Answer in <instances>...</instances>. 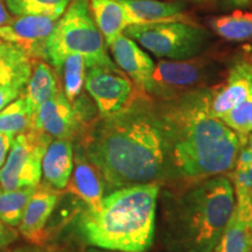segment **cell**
Here are the masks:
<instances>
[{"mask_svg": "<svg viewBox=\"0 0 252 252\" xmlns=\"http://www.w3.org/2000/svg\"><path fill=\"white\" fill-rule=\"evenodd\" d=\"M194 1H203V0H194Z\"/></svg>", "mask_w": 252, "mask_h": 252, "instance_id": "39", "label": "cell"}, {"mask_svg": "<svg viewBox=\"0 0 252 252\" xmlns=\"http://www.w3.org/2000/svg\"><path fill=\"white\" fill-rule=\"evenodd\" d=\"M86 252H124V251H116V250H106V249H100V248H94L89 247L86 250Z\"/></svg>", "mask_w": 252, "mask_h": 252, "instance_id": "33", "label": "cell"}, {"mask_svg": "<svg viewBox=\"0 0 252 252\" xmlns=\"http://www.w3.org/2000/svg\"><path fill=\"white\" fill-rule=\"evenodd\" d=\"M28 80L30 78L20 77L17 80L0 83V111L20 96V94L26 87Z\"/></svg>", "mask_w": 252, "mask_h": 252, "instance_id": "27", "label": "cell"}, {"mask_svg": "<svg viewBox=\"0 0 252 252\" xmlns=\"http://www.w3.org/2000/svg\"><path fill=\"white\" fill-rule=\"evenodd\" d=\"M247 175H248L249 185H250V188L252 189V165L250 166V168H249L247 171Z\"/></svg>", "mask_w": 252, "mask_h": 252, "instance_id": "35", "label": "cell"}, {"mask_svg": "<svg viewBox=\"0 0 252 252\" xmlns=\"http://www.w3.org/2000/svg\"><path fill=\"white\" fill-rule=\"evenodd\" d=\"M234 185L224 174L160 188L159 238L165 252H214L234 212Z\"/></svg>", "mask_w": 252, "mask_h": 252, "instance_id": "3", "label": "cell"}, {"mask_svg": "<svg viewBox=\"0 0 252 252\" xmlns=\"http://www.w3.org/2000/svg\"><path fill=\"white\" fill-rule=\"evenodd\" d=\"M245 53H247V55L251 56L252 58V42L250 43V45L247 46V48H245Z\"/></svg>", "mask_w": 252, "mask_h": 252, "instance_id": "36", "label": "cell"}, {"mask_svg": "<svg viewBox=\"0 0 252 252\" xmlns=\"http://www.w3.org/2000/svg\"><path fill=\"white\" fill-rule=\"evenodd\" d=\"M56 19L45 15H21L0 26V40L12 43L32 60L47 61V42Z\"/></svg>", "mask_w": 252, "mask_h": 252, "instance_id": "10", "label": "cell"}, {"mask_svg": "<svg viewBox=\"0 0 252 252\" xmlns=\"http://www.w3.org/2000/svg\"><path fill=\"white\" fill-rule=\"evenodd\" d=\"M213 88L154 100L165 138L167 174L163 185L226 175L235 168L241 141L210 111Z\"/></svg>", "mask_w": 252, "mask_h": 252, "instance_id": "2", "label": "cell"}, {"mask_svg": "<svg viewBox=\"0 0 252 252\" xmlns=\"http://www.w3.org/2000/svg\"><path fill=\"white\" fill-rule=\"evenodd\" d=\"M0 252H12V251L8 250V249H5V250H2V251H0Z\"/></svg>", "mask_w": 252, "mask_h": 252, "instance_id": "37", "label": "cell"}, {"mask_svg": "<svg viewBox=\"0 0 252 252\" xmlns=\"http://www.w3.org/2000/svg\"><path fill=\"white\" fill-rule=\"evenodd\" d=\"M53 139L32 128L14 137L6 161L0 168V189L36 187L42 176V158Z\"/></svg>", "mask_w": 252, "mask_h": 252, "instance_id": "8", "label": "cell"}, {"mask_svg": "<svg viewBox=\"0 0 252 252\" xmlns=\"http://www.w3.org/2000/svg\"><path fill=\"white\" fill-rule=\"evenodd\" d=\"M33 116L24 94L0 111V132L15 137L33 128Z\"/></svg>", "mask_w": 252, "mask_h": 252, "instance_id": "22", "label": "cell"}, {"mask_svg": "<svg viewBox=\"0 0 252 252\" xmlns=\"http://www.w3.org/2000/svg\"><path fill=\"white\" fill-rule=\"evenodd\" d=\"M14 252H64L62 249L58 247H46V245H35L32 244L28 247L19 248Z\"/></svg>", "mask_w": 252, "mask_h": 252, "instance_id": "30", "label": "cell"}, {"mask_svg": "<svg viewBox=\"0 0 252 252\" xmlns=\"http://www.w3.org/2000/svg\"><path fill=\"white\" fill-rule=\"evenodd\" d=\"M226 70L219 59L204 54L186 60H160L145 94L154 100H163L214 88L224 80Z\"/></svg>", "mask_w": 252, "mask_h": 252, "instance_id": "7", "label": "cell"}, {"mask_svg": "<svg viewBox=\"0 0 252 252\" xmlns=\"http://www.w3.org/2000/svg\"><path fill=\"white\" fill-rule=\"evenodd\" d=\"M60 72L63 76V93L69 102L74 104L81 97L86 83V60L80 54H69L63 60Z\"/></svg>", "mask_w": 252, "mask_h": 252, "instance_id": "23", "label": "cell"}, {"mask_svg": "<svg viewBox=\"0 0 252 252\" xmlns=\"http://www.w3.org/2000/svg\"><path fill=\"white\" fill-rule=\"evenodd\" d=\"M84 87L96 104L99 117H110L127 108L140 91L118 67L87 68Z\"/></svg>", "mask_w": 252, "mask_h": 252, "instance_id": "9", "label": "cell"}, {"mask_svg": "<svg viewBox=\"0 0 252 252\" xmlns=\"http://www.w3.org/2000/svg\"><path fill=\"white\" fill-rule=\"evenodd\" d=\"M81 146L109 193L127 186L165 184V138L153 99L145 93L121 112L94 122Z\"/></svg>", "mask_w": 252, "mask_h": 252, "instance_id": "1", "label": "cell"}, {"mask_svg": "<svg viewBox=\"0 0 252 252\" xmlns=\"http://www.w3.org/2000/svg\"><path fill=\"white\" fill-rule=\"evenodd\" d=\"M74 168V147L69 139H53L42 158L45 184L58 190L67 187Z\"/></svg>", "mask_w": 252, "mask_h": 252, "instance_id": "17", "label": "cell"}, {"mask_svg": "<svg viewBox=\"0 0 252 252\" xmlns=\"http://www.w3.org/2000/svg\"><path fill=\"white\" fill-rule=\"evenodd\" d=\"M241 146H245V147H248V149L250 150L251 152H252V133H250L249 135H247V138H245L244 143L242 144Z\"/></svg>", "mask_w": 252, "mask_h": 252, "instance_id": "34", "label": "cell"}, {"mask_svg": "<svg viewBox=\"0 0 252 252\" xmlns=\"http://www.w3.org/2000/svg\"><path fill=\"white\" fill-rule=\"evenodd\" d=\"M69 54L84 58L87 68L94 65L117 67L106 52L105 40L94 23L88 0H71L47 42V61L60 72Z\"/></svg>", "mask_w": 252, "mask_h": 252, "instance_id": "5", "label": "cell"}, {"mask_svg": "<svg viewBox=\"0 0 252 252\" xmlns=\"http://www.w3.org/2000/svg\"><path fill=\"white\" fill-rule=\"evenodd\" d=\"M252 93V58L235 60L228 67L226 75L219 86L213 88L210 111L223 118L226 113L243 103Z\"/></svg>", "mask_w": 252, "mask_h": 252, "instance_id": "11", "label": "cell"}, {"mask_svg": "<svg viewBox=\"0 0 252 252\" xmlns=\"http://www.w3.org/2000/svg\"><path fill=\"white\" fill-rule=\"evenodd\" d=\"M71 0H6L8 12L14 17L45 15L58 19L64 13Z\"/></svg>", "mask_w": 252, "mask_h": 252, "instance_id": "25", "label": "cell"}, {"mask_svg": "<svg viewBox=\"0 0 252 252\" xmlns=\"http://www.w3.org/2000/svg\"><path fill=\"white\" fill-rule=\"evenodd\" d=\"M83 202L86 209L96 212L102 206L106 189L98 169L89 161L83 147L78 145L74 154V168L67 187Z\"/></svg>", "mask_w": 252, "mask_h": 252, "instance_id": "15", "label": "cell"}, {"mask_svg": "<svg viewBox=\"0 0 252 252\" xmlns=\"http://www.w3.org/2000/svg\"><path fill=\"white\" fill-rule=\"evenodd\" d=\"M12 20V14L9 13L7 6H6V0H0V26L7 24Z\"/></svg>", "mask_w": 252, "mask_h": 252, "instance_id": "31", "label": "cell"}, {"mask_svg": "<svg viewBox=\"0 0 252 252\" xmlns=\"http://www.w3.org/2000/svg\"><path fill=\"white\" fill-rule=\"evenodd\" d=\"M236 204L214 252H252V202L250 191L235 193Z\"/></svg>", "mask_w": 252, "mask_h": 252, "instance_id": "16", "label": "cell"}, {"mask_svg": "<svg viewBox=\"0 0 252 252\" xmlns=\"http://www.w3.org/2000/svg\"><path fill=\"white\" fill-rule=\"evenodd\" d=\"M19 231L14 229V226H11L0 220V251L7 249L9 245H12L18 241Z\"/></svg>", "mask_w": 252, "mask_h": 252, "instance_id": "28", "label": "cell"}, {"mask_svg": "<svg viewBox=\"0 0 252 252\" xmlns=\"http://www.w3.org/2000/svg\"><path fill=\"white\" fill-rule=\"evenodd\" d=\"M210 31L217 36L230 42H244L252 40V12L237 11L219 15L208 20Z\"/></svg>", "mask_w": 252, "mask_h": 252, "instance_id": "21", "label": "cell"}, {"mask_svg": "<svg viewBox=\"0 0 252 252\" xmlns=\"http://www.w3.org/2000/svg\"><path fill=\"white\" fill-rule=\"evenodd\" d=\"M250 197H251V202H252V189H250Z\"/></svg>", "mask_w": 252, "mask_h": 252, "instance_id": "38", "label": "cell"}, {"mask_svg": "<svg viewBox=\"0 0 252 252\" xmlns=\"http://www.w3.org/2000/svg\"><path fill=\"white\" fill-rule=\"evenodd\" d=\"M89 6L106 46L124 33L128 26L127 15L121 0H90Z\"/></svg>", "mask_w": 252, "mask_h": 252, "instance_id": "19", "label": "cell"}, {"mask_svg": "<svg viewBox=\"0 0 252 252\" xmlns=\"http://www.w3.org/2000/svg\"><path fill=\"white\" fill-rule=\"evenodd\" d=\"M116 65L124 72L134 86L146 93L156 63L135 41L121 34L108 45Z\"/></svg>", "mask_w": 252, "mask_h": 252, "instance_id": "14", "label": "cell"}, {"mask_svg": "<svg viewBox=\"0 0 252 252\" xmlns=\"http://www.w3.org/2000/svg\"><path fill=\"white\" fill-rule=\"evenodd\" d=\"M27 55L20 48L15 47L12 43L6 42V41L0 40V63L8 61V60L19 58V56ZM28 56V55H27Z\"/></svg>", "mask_w": 252, "mask_h": 252, "instance_id": "29", "label": "cell"}, {"mask_svg": "<svg viewBox=\"0 0 252 252\" xmlns=\"http://www.w3.org/2000/svg\"><path fill=\"white\" fill-rule=\"evenodd\" d=\"M82 118L60 88L52 98L35 110L33 128L49 135L52 139H69L76 135Z\"/></svg>", "mask_w": 252, "mask_h": 252, "instance_id": "12", "label": "cell"}, {"mask_svg": "<svg viewBox=\"0 0 252 252\" xmlns=\"http://www.w3.org/2000/svg\"><path fill=\"white\" fill-rule=\"evenodd\" d=\"M36 187H25L14 190L0 189V220L11 226H18Z\"/></svg>", "mask_w": 252, "mask_h": 252, "instance_id": "24", "label": "cell"}, {"mask_svg": "<svg viewBox=\"0 0 252 252\" xmlns=\"http://www.w3.org/2000/svg\"><path fill=\"white\" fill-rule=\"evenodd\" d=\"M158 182L127 186L105 195L96 212L84 210L76 220L80 238L89 247L124 252H146L157 228Z\"/></svg>", "mask_w": 252, "mask_h": 252, "instance_id": "4", "label": "cell"}, {"mask_svg": "<svg viewBox=\"0 0 252 252\" xmlns=\"http://www.w3.org/2000/svg\"><path fill=\"white\" fill-rule=\"evenodd\" d=\"M121 1L125 7L128 25L186 20L184 18L187 6L182 1H162V0H121Z\"/></svg>", "mask_w": 252, "mask_h": 252, "instance_id": "18", "label": "cell"}, {"mask_svg": "<svg viewBox=\"0 0 252 252\" xmlns=\"http://www.w3.org/2000/svg\"><path fill=\"white\" fill-rule=\"evenodd\" d=\"M59 89L58 80L52 67L43 60H33L31 76L24 94L32 111L35 112L41 104L52 98Z\"/></svg>", "mask_w": 252, "mask_h": 252, "instance_id": "20", "label": "cell"}, {"mask_svg": "<svg viewBox=\"0 0 252 252\" xmlns=\"http://www.w3.org/2000/svg\"><path fill=\"white\" fill-rule=\"evenodd\" d=\"M220 119L237 133L241 145L243 144L247 135L252 133V93L243 103Z\"/></svg>", "mask_w": 252, "mask_h": 252, "instance_id": "26", "label": "cell"}, {"mask_svg": "<svg viewBox=\"0 0 252 252\" xmlns=\"http://www.w3.org/2000/svg\"><path fill=\"white\" fill-rule=\"evenodd\" d=\"M60 190L48 185H37L28 201L23 219L19 223V234L31 244L42 245L47 232L46 225L59 202Z\"/></svg>", "mask_w": 252, "mask_h": 252, "instance_id": "13", "label": "cell"}, {"mask_svg": "<svg viewBox=\"0 0 252 252\" xmlns=\"http://www.w3.org/2000/svg\"><path fill=\"white\" fill-rule=\"evenodd\" d=\"M228 5L231 7H245L252 5V0H228Z\"/></svg>", "mask_w": 252, "mask_h": 252, "instance_id": "32", "label": "cell"}, {"mask_svg": "<svg viewBox=\"0 0 252 252\" xmlns=\"http://www.w3.org/2000/svg\"><path fill=\"white\" fill-rule=\"evenodd\" d=\"M124 35L160 60H186L202 55L213 43V33L187 20L128 25Z\"/></svg>", "mask_w": 252, "mask_h": 252, "instance_id": "6", "label": "cell"}]
</instances>
